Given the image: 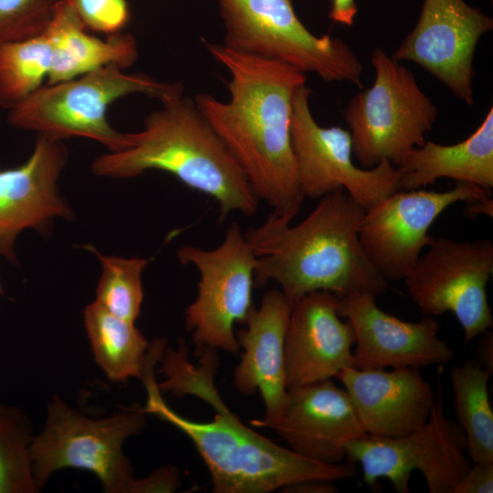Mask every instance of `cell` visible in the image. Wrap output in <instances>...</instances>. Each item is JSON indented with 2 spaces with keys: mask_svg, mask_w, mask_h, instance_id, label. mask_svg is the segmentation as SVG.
I'll return each instance as SVG.
<instances>
[{
  "mask_svg": "<svg viewBox=\"0 0 493 493\" xmlns=\"http://www.w3.org/2000/svg\"><path fill=\"white\" fill-rule=\"evenodd\" d=\"M157 383L155 363L142 377V408L182 431L194 443L211 477L215 493H269L308 479L339 481L355 474L356 464H323L278 446L244 425L224 403L215 384L217 350L206 348L199 364L188 359L184 340L165 348Z\"/></svg>",
  "mask_w": 493,
  "mask_h": 493,
  "instance_id": "cell-1",
  "label": "cell"
},
{
  "mask_svg": "<svg viewBox=\"0 0 493 493\" xmlns=\"http://www.w3.org/2000/svg\"><path fill=\"white\" fill-rule=\"evenodd\" d=\"M212 57L227 68L229 101L198 93L194 103L245 171L259 200L291 221L304 199L290 140L295 91L306 75L267 59L203 39Z\"/></svg>",
  "mask_w": 493,
  "mask_h": 493,
  "instance_id": "cell-2",
  "label": "cell"
},
{
  "mask_svg": "<svg viewBox=\"0 0 493 493\" xmlns=\"http://www.w3.org/2000/svg\"><path fill=\"white\" fill-rule=\"evenodd\" d=\"M364 212L343 189L320 198L310 214L293 226L271 212L245 233L256 255L254 286L277 282L292 306L316 290L339 299L355 292L376 297L385 293L387 280L360 241Z\"/></svg>",
  "mask_w": 493,
  "mask_h": 493,
  "instance_id": "cell-3",
  "label": "cell"
},
{
  "mask_svg": "<svg viewBox=\"0 0 493 493\" xmlns=\"http://www.w3.org/2000/svg\"><path fill=\"white\" fill-rule=\"evenodd\" d=\"M162 107L144 119L134 144L98 156V176L127 179L149 170L163 171L191 189L214 198L219 219L232 213L255 215L259 198L245 171L183 89L163 98Z\"/></svg>",
  "mask_w": 493,
  "mask_h": 493,
  "instance_id": "cell-4",
  "label": "cell"
},
{
  "mask_svg": "<svg viewBox=\"0 0 493 493\" xmlns=\"http://www.w3.org/2000/svg\"><path fill=\"white\" fill-rule=\"evenodd\" d=\"M47 411L45 426L30 446L38 491L53 472L62 468L92 472L107 493L173 492L180 486L181 477L173 467L158 468L142 479L133 477L122 446L143 430L146 413L142 408L123 409L94 419L53 394Z\"/></svg>",
  "mask_w": 493,
  "mask_h": 493,
  "instance_id": "cell-5",
  "label": "cell"
},
{
  "mask_svg": "<svg viewBox=\"0 0 493 493\" xmlns=\"http://www.w3.org/2000/svg\"><path fill=\"white\" fill-rule=\"evenodd\" d=\"M183 89L179 82H159L144 74H127L115 65L78 78L39 88L9 110L10 125L54 140L71 137L94 140L111 152L131 147L135 133L116 131L107 119L110 105L131 94L161 100Z\"/></svg>",
  "mask_w": 493,
  "mask_h": 493,
  "instance_id": "cell-6",
  "label": "cell"
},
{
  "mask_svg": "<svg viewBox=\"0 0 493 493\" xmlns=\"http://www.w3.org/2000/svg\"><path fill=\"white\" fill-rule=\"evenodd\" d=\"M371 62L375 70L372 86L357 93L344 111L352 153L362 168L383 161L397 167L425 142L437 109L414 73L382 48L372 50Z\"/></svg>",
  "mask_w": 493,
  "mask_h": 493,
  "instance_id": "cell-7",
  "label": "cell"
},
{
  "mask_svg": "<svg viewBox=\"0 0 493 493\" xmlns=\"http://www.w3.org/2000/svg\"><path fill=\"white\" fill-rule=\"evenodd\" d=\"M217 2L226 47L362 88L363 68L352 49L341 39L312 34L297 16L291 0Z\"/></svg>",
  "mask_w": 493,
  "mask_h": 493,
  "instance_id": "cell-8",
  "label": "cell"
},
{
  "mask_svg": "<svg viewBox=\"0 0 493 493\" xmlns=\"http://www.w3.org/2000/svg\"><path fill=\"white\" fill-rule=\"evenodd\" d=\"M467 437L445 414L440 389L426 423L396 438L366 435L349 442L346 461L360 464L363 482L372 488L386 478L398 493H409L414 470H419L430 493H452L471 466Z\"/></svg>",
  "mask_w": 493,
  "mask_h": 493,
  "instance_id": "cell-9",
  "label": "cell"
},
{
  "mask_svg": "<svg viewBox=\"0 0 493 493\" xmlns=\"http://www.w3.org/2000/svg\"><path fill=\"white\" fill-rule=\"evenodd\" d=\"M182 264L199 272L198 295L185 311L198 357L206 348L237 353L234 327L244 324L252 304L256 255L240 226L234 222L221 244L210 250L184 246L177 252Z\"/></svg>",
  "mask_w": 493,
  "mask_h": 493,
  "instance_id": "cell-10",
  "label": "cell"
},
{
  "mask_svg": "<svg viewBox=\"0 0 493 493\" xmlns=\"http://www.w3.org/2000/svg\"><path fill=\"white\" fill-rule=\"evenodd\" d=\"M426 247L404 278L407 294L425 316L452 312L467 344L493 326L487 297L493 244L488 239L433 237Z\"/></svg>",
  "mask_w": 493,
  "mask_h": 493,
  "instance_id": "cell-11",
  "label": "cell"
},
{
  "mask_svg": "<svg viewBox=\"0 0 493 493\" xmlns=\"http://www.w3.org/2000/svg\"><path fill=\"white\" fill-rule=\"evenodd\" d=\"M311 90L301 85L292 100L290 140L298 180L304 197L320 199L339 189L364 210L399 191V171L389 161L375 167H358L352 161L349 130L321 127L309 105Z\"/></svg>",
  "mask_w": 493,
  "mask_h": 493,
  "instance_id": "cell-12",
  "label": "cell"
},
{
  "mask_svg": "<svg viewBox=\"0 0 493 493\" xmlns=\"http://www.w3.org/2000/svg\"><path fill=\"white\" fill-rule=\"evenodd\" d=\"M490 190L456 182L445 192L397 191L365 210L359 237L368 258L386 280L404 279L433 240L435 220L457 202L490 199Z\"/></svg>",
  "mask_w": 493,
  "mask_h": 493,
  "instance_id": "cell-13",
  "label": "cell"
},
{
  "mask_svg": "<svg viewBox=\"0 0 493 493\" xmlns=\"http://www.w3.org/2000/svg\"><path fill=\"white\" fill-rule=\"evenodd\" d=\"M492 28V19L464 0H425L415 26L392 58L418 64L471 105L475 50Z\"/></svg>",
  "mask_w": 493,
  "mask_h": 493,
  "instance_id": "cell-14",
  "label": "cell"
},
{
  "mask_svg": "<svg viewBox=\"0 0 493 493\" xmlns=\"http://www.w3.org/2000/svg\"><path fill=\"white\" fill-rule=\"evenodd\" d=\"M375 299L366 292L339 299L338 313L355 333L353 367L420 369L452 359L454 351L439 337L440 324L435 318L405 321L381 309Z\"/></svg>",
  "mask_w": 493,
  "mask_h": 493,
  "instance_id": "cell-15",
  "label": "cell"
},
{
  "mask_svg": "<svg viewBox=\"0 0 493 493\" xmlns=\"http://www.w3.org/2000/svg\"><path fill=\"white\" fill-rule=\"evenodd\" d=\"M67 160L62 141L38 135L25 163L0 170V255L9 261L17 260L15 243L21 232H47L55 218L73 217L58 184Z\"/></svg>",
  "mask_w": 493,
  "mask_h": 493,
  "instance_id": "cell-16",
  "label": "cell"
},
{
  "mask_svg": "<svg viewBox=\"0 0 493 493\" xmlns=\"http://www.w3.org/2000/svg\"><path fill=\"white\" fill-rule=\"evenodd\" d=\"M271 428L289 448L310 460L339 464L349 442L366 436L344 388L330 379L288 388L279 416Z\"/></svg>",
  "mask_w": 493,
  "mask_h": 493,
  "instance_id": "cell-17",
  "label": "cell"
},
{
  "mask_svg": "<svg viewBox=\"0 0 493 493\" xmlns=\"http://www.w3.org/2000/svg\"><path fill=\"white\" fill-rule=\"evenodd\" d=\"M339 298L316 290L293 304L285 344L287 389L329 380L353 366L355 333L338 313Z\"/></svg>",
  "mask_w": 493,
  "mask_h": 493,
  "instance_id": "cell-18",
  "label": "cell"
},
{
  "mask_svg": "<svg viewBox=\"0 0 493 493\" xmlns=\"http://www.w3.org/2000/svg\"><path fill=\"white\" fill-rule=\"evenodd\" d=\"M339 379L367 435L396 438L427 421L435 394L419 368L341 370Z\"/></svg>",
  "mask_w": 493,
  "mask_h": 493,
  "instance_id": "cell-19",
  "label": "cell"
},
{
  "mask_svg": "<svg viewBox=\"0 0 493 493\" xmlns=\"http://www.w3.org/2000/svg\"><path fill=\"white\" fill-rule=\"evenodd\" d=\"M291 309L280 289H270L263 296L260 307L250 310L246 327L236 334L244 351L234 371V386L246 396L258 391L265 404V416L251 421L256 427L276 420L285 404L284 344Z\"/></svg>",
  "mask_w": 493,
  "mask_h": 493,
  "instance_id": "cell-20",
  "label": "cell"
},
{
  "mask_svg": "<svg viewBox=\"0 0 493 493\" xmlns=\"http://www.w3.org/2000/svg\"><path fill=\"white\" fill-rule=\"evenodd\" d=\"M72 5L59 0L44 31L51 47L47 84L78 78L95 69L115 65L121 69L133 65L138 58L135 38L116 33L100 39L89 35Z\"/></svg>",
  "mask_w": 493,
  "mask_h": 493,
  "instance_id": "cell-21",
  "label": "cell"
},
{
  "mask_svg": "<svg viewBox=\"0 0 493 493\" xmlns=\"http://www.w3.org/2000/svg\"><path fill=\"white\" fill-rule=\"evenodd\" d=\"M399 171V191L422 189L439 178L493 187V108L466 140L442 145L425 141L411 150Z\"/></svg>",
  "mask_w": 493,
  "mask_h": 493,
  "instance_id": "cell-22",
  "label": "cell"
},
{
  "mask_svg": "<svg viewBox=\"0 0 493 493\" xmlns=\"http://www.w3.org/2000/svg\"><path fill=\"white\" fill-rule=\"evenodd\" d=\"M83 318L94 359L109 380L142 379L150 343L134 323L116 317L95 300L85 307Z\"/></svg>",
  "mask_w": 493,
  "mask_h": 493,
  "instance_id": "cell-23",
  "label": "cell"
},
{
  "mask_svg": "<svg viewBox=\"0 0 493 493\" xmlns=\"http://www.w3.org/2000/svg\"><path fill=\"white\" fill-rule=\"evenodd\" d=\"M492 372L475 361H467L449 372L456 423L467 441L473 463H493V411L488 383Z\"/></svg>",
  "mask_w": 493,
  "mask_h": 493,
  "instance_id": "cell-24",
  "label": "cell"
},
{
  "mask_svg": "<svg viewBox=\"0 0 493 493\" xmlns=\"http://www.w3.org/2000/svg\"><path fill=\"white\" fill-rule=\"evenodd\" d=\"M51 65V47L44 32L0 43V107L12 110L42 87Z\"/></svg>",
  "mask_w": 493,
  "mask_h": 493,
  "instance_id": "cell-25",
  "label": "cell"
},
{
  "mask_svg": "<svg viewBox=\"0 0 493 493\" xmlns=\"http://www.w3.org/2000/svg\"><path fill=\"white\" fill-rule=\"evenodd\" d=\"M83 247L94 254L101 264L95 301L116 317L134 323L143 300L142 276L148 260L105 256L92 245Z\"/></svg>",
  "mask_w": 493,
  "mask_h": 493,
  "instance_id": "cell-26",
  "label": "cell"
},
{
  "mask_svg": "<svg viewBox=\"0 0 493 493\" xmlns=\"http://www.w3.org/2000/svg\"><path fill=\"white\" fill-rule=\"evenodd\" d=\"M33 438L24 412L0 403V493L38 492L30 454Z\"/></svg>",
  "mask_w": 493,
  "mask_h": 493,
  "instance_id": "cell-27",
  "label": "cell"
},
{
  "mask_svg": "<svg viewBox=\"0 0 493 493\" xmlns=\"http://www.w3.org/2000/svg\"><path fill=\"white\" fill-rule=\"evenodd\" d=\"M59 0H0V43L41 35Z\"/></svg>",
  "mask_w": 493,
  "mask_h": 493,
  "instance_id": "cell-28",
  "label": "cell"
},
{
  "mask_svg": "<svg viewBox=\"0 0 493 493\" xmlns=\"http://www.w3.org/2000/svg\"><path fill=\"white\" fill-rule=\"evenodd\" d=\"M83 25L107 36L121 32L130 19L126 0H67Z\"/></svg>",
  "mask_w": 493,
  "mask_h": 493,
  "instance_id": "cell-29",
  "label": "cell"
},
{
  "mask_svg": "<svg viewBox=\"0 0 493 493\" xmlns=\"http://www.w3.org/2000/svg\"><path fill=\"white\" fill-rule=\"evenodd\" d=\"M493 463H473L452 493H492Z\"/></svg>",
  "mask_w": 493,
  "mask_h": 493,
  "instance_id": "cell-30",
  "label": "cell"
},
{
  "mask_svg": "<svg viewBox=\"0 0 493 493\" xmlns=\"http://www.w3.org/2000/svg\"><path fill=\"white\" fill-rule=\"evenodd\" d=\"M334 480L308 479L289 485L281 491L290 493H335L338 488Z\"/></svg>",
  "mask_w": 493,
  "mask_h": 493,
  "instance_id": "cell-31",
  "label": "cell"
},
{
  "mask_svg": "<svg viewBox=\"0 0 493 493\" xmlns=\"http://www.w3.org/2000/svg\"><path fill=\"white\" fill-rule=\"evenodd\" d=\"M475 362L482 368L493 372V333L489 329L480 334L476 348Z\"/></svg>",
  "mask_w": 493,
  "mask_h": 493,
  "instance_id": "cell-32",
  "label": "cell"
},
{
  "mask_svg": "<svg viewBox=\"0 0 493 493\" xmlns=\"http://www.w3.org/2000/svg\"><path fill=\"white\" fill-rule=\"evenodd\" d=\"M330 18L336 23L351 26L357 14V5L354 0H331Z\"/></svg>",
  "mask_w": 493,
  "mask_h": 493,
  "instance_id": "cell-33",
  "label": "cell"
},
{
  "mask_svg": "<svg viewBox=\"0 0 493 493\" xmlns=\"http://www.w3.org/2000/svg\"><path fill=\"white\" fill-rule=\"evenodd\" d=\"M3 294H4V288H3L2 283L0 281V296H2Z\"/></svg>",
  "mask_w": 493,
  "mask_h": 493,
  "instance_id": "cell-34",
  "label": "cell"
}]
</instances>
